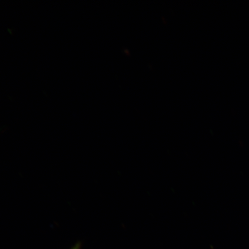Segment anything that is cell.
<instances>
[{
    "mask_svg": "<svg viewBox=\"0 0 249 249\" xmlns=\"http://www.w3.org/2000/svg\"><path fill=\"white\" fill-rule=\"evenodd\" d=\"M80 245L79 244H76L74 247L71 249H80Z\"/></svg>",
    "mask_w": 249,
    "mask_h": 249,
    "instance_id": "6da1fadb",
    "label": "cell"
}]
</instances>
